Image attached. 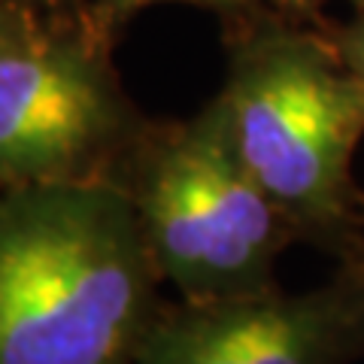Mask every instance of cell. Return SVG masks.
<instances>
[{
	"instance_id": "obj_2",
	"label": "cell",
	"mask_w": 364,
	"mask_h": 364,
	"mask_svg": "<svg viewBox=\"0 0 364 364\" xmlns=\"http://www.w3.org/2000/svg\"><path fill=\"white\" fill-rule=\"evenodd\" d=\"M273 9L237 16L219 91L237 146L298 240L337 261L364 252V191L352 161L364 140V79L331 31Z\"/></svg>"
},
{
	"instance_id": "obj_5",
	"label": "cell",
	"mask_w": 364,
	"mask_h": 364,
	"mask_svg": "<svg viewBox=\"0 0 364 364\" xmlns=\"http://www.w3.org/2000/svg\"><path fill=\"white\" fill-rule=\"evenodd\" d=\"M364 358V252L301 294L161 306L131 364H352Z\"/></svg>"
},
{
	"instance_id": "obj_7",
	"label": "cell",
	"mask_w": 364,
	"mask_h": 364,
	"mask_svg": "<svg viewBox=\"0 0 364 364\" xmlns=\"http://www.w3.org/2000/svg\"><path fill=\"white\" fill-rule=\"evenodd\" d=\"M331 37L337 43L340 55L346 58V64L364 79V4L355 6V16H352L346 25L331 31Z\"/></svg>"
},
{
	"instance_id": "obj_4",
	"label": "cell",
	"mask_w": 364,
	"mask_h": 364,
	"mask_svg": "<svg viewBox=\"0 0 364 364\" xmlns=\"http://www.w3.org/2000/svg\"><path fill=\"white\" fill-rule=\"evenodd\" d=\"M143 131L104 49L40 25L0 52V186L109 176Z\"/></svg>"
},
{
	"instance_id": "obj_8",
	"label": "cell",
	"mask_w": 364,
	"mask_h": 364,
	"mask_svg": "<svg viewBox=\"0 0 364 364\" xmlns=\"http://www.w3.org/2000/svg\"><path fill=\"white\" fill-rule=\"evenodd\" d=\"M33 28H37V21L28 13V6L16 4V0H0V52L25 40Z\"/></svg>"
},
{
	"instance_id": "obj_9",
	"label": "cell",
	"mask_w": 364,
	"mask_h": 364,
	"mask_svg": "<svg viewBox=\"0 0 364 364\" xmlns=\"http://www.w3.org/2000/svg\"><path fill=\"white\" fill-rule=\"evenodd\" d=\"M16 4L25 6V4H37V0H16ZM40 4H52V0H40Z\"/></svg>"
},
{
	"instance_id": "obj_1",
	"label": "cell",
	"mask_w": 364,
	"mask_h": 364,
	"mask_svg": "<svg viewBox=\"0 0 364 364\" xmlns=\"http://www.w3.org/2000/svg\"><path fill=\"white\" fill-rule=\"evenodd\" d=\"M158 279L116 176L0 186V364H131Z\"/></svg>"
},
{
	"instance_id": "obj_3",
	"label": "cell",
	"mask_w": 364,
	"mask_h": 364,
	"mask_svg": "<svg viewBox=\"0 0 364 364\" xmlns=\"http://www.w3.org/2000/svg\"><path fill=\"white\" fill-rule=\"evenodd\" d=\"M112 176L182 301L277 289V261L298 234L249 170L222 95L186 122L143 124Z\"/></svg>"
},
{
	"instance_id": "obj_6",
	"label": "cell",
	"mask_w": 364,
	"mask_h": 364,
	"mask_svg": "<svg viewBox=\"0 0 364 364\" xmlns=\"http://www.w3.org/2000/svg\"><path fill=\"white\" fill-rule=\"evenodd\" d=\"M149 4H167V0H95V13L100 18V25L109 28L112 21L128 18L136 9H143ZM186 4L215 6V9H225V13H237V16L252 13V9H273V13L294 16V18H313L325 0H186Z\"/></svg>"
},
{
	"instance_id": "obj_10",
	"label": "cell",
	"mask_w": 364,
	"mask_h": 364,
	"mask_svg": "<svg viewBox=\"0 0 364 364\" xmlns=\"http://www.w3.org/2000/svg\"><path fill=\"white\" fill-rule=\"evenodd\" d=\"M352 4H355V6H358V4H364V0H352Z\"/></svg>"
}]
</instances>
